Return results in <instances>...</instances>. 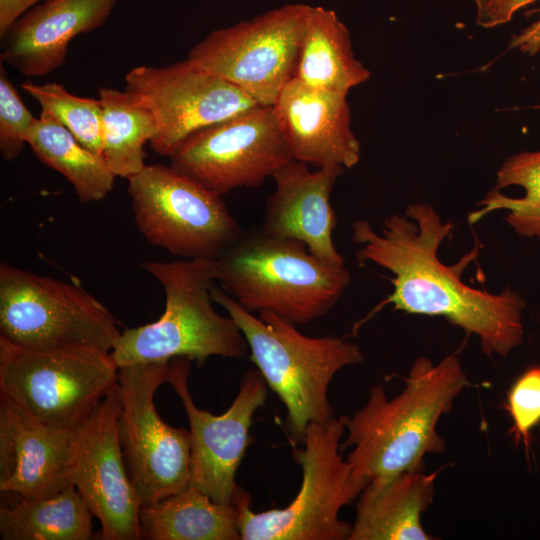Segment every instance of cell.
<instances>
[{"instance_id": "cell-1", "label": "cell", "mask_w": 540, "mask_h": 540, "mask_svg": "<svg viewBox=\"0 0 540 540\" xmlns=\"http://www.w3.org/2000/svg\"><path fill=\"white\" fill-rule=\"evenodd\" d=\"M453 228L432 205L413 203L404 215L385 218L382 233L368 220L352 224V240L360 245L355 256L393 273V292L377 307L392 304L408 314L440 316L479 339L488 356H507L524 338L523 312L526 301L506 287L498 294L474 289L461 280L466 265L477 250L447 266L438 249Z\"/></svg>"}, {"instance_id": "cell-2", "label": "cell", "mask_w": 540, "mask_h": 540, "mask_svg": "<svg viewBox=\"0 0 540 540\" xmlns=\"http://www.w3.org/2000/svg\"><path fill=\"white\" fill-rule=\"evenodd\" d=\"M404 381L403 390L391 399L382 386H372L360 409L351 417L340 416L347 432L340 450L352 447L345 459L365 486L423 470L427 454L443 453L446 441L437 431L438 421L470 385L455 354L437 364L417 358Z\"/></svg>"}, {"instance_id": "cell-3", "label": "cell", "mask_w": 540, "mask_h": 540, "mask_svg": "<svg viewBox=\"0 0 540 540\" xmlns=\"http://www.w3.org/2000/svg\"><path fill=\"white\" fill-rule=\"evenodd\" d=\"M211 297L241 329L250 360L287 410L291 438L302 444L310 424L335 417L328 399L330 382L341 369L364 361L361 348L333 335L306 336L270 310L256 317L222 288L212 286Z\"/></svg>"}, {"instance_id": "cell-4", "label": "cell", "mask_w": 540, "mask_h": 540, "mask_svg": "<svg viewBox=\"0 0 540 540\" xmlns=\"http://www.w3.org/2000/svg\"><path fill=\"white\" fill-rule=\"evenodd\" d=\"M141 267L161 284L165 309L156 321L120 333L110 352L118 368L174 358L201 366L210 356L247 355L248 343L239 326L212 306L215 260L147 261Z\"/></svg>"}, {"instance_id": "cell-5", "label": "cell", "mask_w": 540, "mask_h": 540, "mask_svg": "<svg viewBox=\"0 0 540 540\" xmlns=\"http://www.w3.org/2000/svg\"><path fill=\"white\" fill-rule=\"evenodd\" d=\"M216 280L250 312L270 310L295 325L327 314L351 275L312 255L306 245L259 229L241 237L215 260Z\"/></svg>"}, {"instance_id": "cell-6", "label": "cell", "mask_w": 540, "mask_h": 540, "mask_svg": "<svg viewBox=\"0 0 540 540\" xmlns=\"http://www.w3.org/2000/svg\"><path fill=\"white\" fill-rule=\"evenodd\" d=\"M344 432L340 417L308 426L301 449L292 448L302 469L301 486L284 508L254 512L250 494L240 487L234 503L241 540H349L352 524L339 513L365 485L342 458Z\"/></svg>"}, {"instance_id": "cell-7", "label": "cell", "mask_w": 540, "mask_h": 540, "mask_svg": "<svg viewBox=\"0 0 540 540\" xmlns=\"http://www.w3.org/2000/svg\"><path fill=\"white\" fill-rule=\"evenodd\" d=\"M118 386L110 352L26 349L0 339V392L46 426L75 431Z\"/></svg>"}, {"instance_id": "cell-8", "label": "cell", "mask_w": 540, "mask_h": 540, "mask_svg": "<svg viewBox=\"0 0 540 540\" xmlns=\"http://www.w3.org/2000/svg\"><path fill=\"white\" fill-rule=\"evenodd\" d=\"M120 333L108 308L76 282L0 264V339L26 349L111 352Z\"/></svg>"}, {"instance_id": "cell-9", "label": "cell", "mask_w": 540, "mask_h": 540, "mask_svg": "<svg viewBox=\"0 0 540 540\" xmlns=\"http://www.w3.org/2000/svg\"><path fill=\"white\" fill-rule=\"evenodd\" d=\"M127 180L139 232L172 255L216 260L244 232L221 195L170 165L146 164Z\"/></svg>"}, {"instance_id": "cell-10", "label": "cell", "mask_w": 540, "mask_h": 540, "mask_svg": "<svg viewBox=\"0 0 540 540\" xmlns=\"http://www.w3.org/2000/svg\"><path fill=\"white\" fill-rule=\"evenodd\" d=\"M310 5L291 3L210 32L187 59L273 106L294 75Z\"/></svg>"}, {"instance_id": "cell-11", "label": "cell", "mask_w": 540, "mask_h": 540, "mask_svg": "<svg viewBox=\"0 0 540 540\" xmlns=\"http://www.w3.org/2000/svg\"><path fill=\"white\" fill-rule=\"evenodd\" d=\"M168 365L151 362L118 368V435L140 505L182 491L190 483V432L164 422L154 404L157 388L167 382Z\"/></svg>"}, {"instance_id": "cell-12", "label": "cell", "mask_w": 540, "mask_h": 540, "mask_svg": "<svg viewBox=\"0 0 540 540\" xmlns=\"http://www.w3.org/2000/svg\"><path fill=\"white\" fill-rule=\"evenodd\" d=\"M168 158L173 169L221 196L262 185L293 159L273 106L259 104L196 131Z\"/></svg>"}, {"instance_id": "cell-13", "label": "cell", "mask_w": 540, "mask_h": 540, "mask_svg": "<svg viewBox=\"0 0 540 540\" xmlns=\"http://www.w3.org/2000/svg\"><path fill=\"white\" fill-rule=\"evenodd\" d=\"M191 360L169 362L167 382L179 396L189 421L191 478L197 488L220 504H234L240 486L236 474L251 441L255 412L264 406L267 383L257 368L249 369L230 407L221 415L199 409L189 392Z\"/></svg>"}, {"instance_id": "cell-14", "label": "cell", "mask_w": 540, "mask_h": 540, "mask_svg": "<svg viewBox=\"0 0 540 540\" xmlns=\"http://www.w3.org/2000/svg\"><path fill=\"white\" fill-rule=\"evenodd\" d=\"M124 80L125 90L140 99L158 123L151 149L167 157L196 131L257 105L243 90L188 59L162 67L137 66Z\"/></svg>"}, {"instance_id": "cell-15", "label": "cell", "mask_w": 540, "mask_h": 540, "mask_svg": "<svg viewBox=\"0 0 540 540\" xmlns=\"http://www.w3.org/2000/svg\"><path fill=\"white\" fill-rule=\"evenodd\" d=\"M119 386L75 430L72 485L101 523L103 540L140 539V502L129 478L118 435Z\"/></svg>"}, {"instance_id": "cell-16", "label": "cell", "mask_w": 540, "mask_h": 540, "mask_svg": "<svg viewBox=\"0 0 540 540\" xmlns=\"http://www.w3.org/2000/svg\"><path fill=\"white\" fill-rule=\"evenodd\" d=\"M74 437L75 431L42 424L0 392V490L34 500L72 486Z\"/></svg>"}, {"instance_id": "cell-17", "label": "cell", "mask_w": 540, "mask_h": 540, "mask_svg": "<svg viewBox=\"0 0 540 540\" xmlns=\"http://www.w3.org/2000/svg\"><path fill=\"white\" fill-rule=\"evenodd\" d=\"M342 166L326 165L311 171L307 163L292 159L272 176L275 189L265 205L260 229L265 234L302 242L312 255L333 267H344L333 232L336 214L330 196Z\"/></svg>"}, {"instance_id": "cell-18", "label": "cell", "mask_w": 540, "mask_h": 540, "mask_svg": "<svg viewBox=\"0 0 540 540\" xmlns=\"http://www.w3.org/2000/svg\"><path fill=\"white\" fill-rule=\"evenodd\" d=\"M281 134L294 160L318 167L358 164L360 142L351 129L347 95L292 78L273 105Z\"/></svg>"}, {"instance_id": "cell-19", "label": "cell", "mask_w": 540, "mask_h": 540, "mask_svg": "<svg viewBox=\"0 0 540 540\" xmlns=\"http://www.w3.org/2000/svg\"><path fill=\"white\" fill-rule=\"evenodd\" d=\"M115 5L116 0H44L1 36V62L25 76H45L64 63L71 40L101 27Z\"/></svg>"}, {"instance_id": "cell-20", "label": "cell", "mask_w": 540, "mask_h": 540, "mask_svg": "<svg viewBox=\"0 0 540 540\" xmlns=\"http://www.w3.org/2000/svg\"><path fill=\"white\" fill-rule=\"evenodd\" d=\"M438 471L403 472L367 484L358 496L349 540H432L421 516L433 502Z\"/></svg>"}, {"instance_id": "cell-21", "label": "cell", "mask_w": 540, "mask_h": 540, "mask_svg": "<svg viewBox=\"0 0 540 540\" xmlns=\"http://www.w3.org/2000/svg\"><path fill=\"white\" fill-rule=\"evenodd\" d=\"M370 76V71L355 57L349 30L336 12L310 5L293 78L348 95Z\"/></svg>"}, {"instance_id": "cell-22", "label": "cell", "mask_w": 540, "mask_h": 540, "mask_svg": "<svg viewBox=\"0 0 540 540\" xmlns=\"http://www.w3.org/2000/svg\"><path fill=\"white\" fill-rule=\"evenodd\" d=\"M236 503L220 504L188 486L160 500L140 505V539L241 540Z\"/></svg>"}, {"instance_id": "cell-23", "label": "cell", "mask_w": 540, "mask_h": 540, "mask_svg": "<svg viewBox=\"0 0 540 540\" xmlns=\"http://www.w3.org/2000/svg\"><path fill=\"white\" fill-rule=\"evenodd\" d=\"M25 140L42 163L71 183L80 202L102 200L113 189L116 175L105 159L84 147L56 119L40 114Z\"/></svg>"}, {"instance_id": "cell-24", "label": "cell", "mask_w": 540, "mask_h": 540, "mask_svg": "<svg viewBox=\"0 0 540 540\" xmlns=\"http://www.w3.org/2000/svg\"><path fill=\"white\" fill-rule=\"evenodd\" d=\"M90 509L72 485L51 496L23 500L0 509L3 540H88L93 537Z\"/></svg>"}, {"instance_id": "cell-25", "label": "cell", "mask_w": 540, "mask_h": 540, "mask_svg": "<svg viewBox=\"0 0 540 540\" xmlns=\"http://www.w3.org/2000/svg\"><path fill=\"white\" fill-rule=\"evenodd\" d=\"M102 107V157L116 175L129 179L145 166L144 145L158 133L152 111L126 91L100 88Z\"/></svg>"}, {"instance_id": "cell-26", "label": "cell", "mask_w": 540, "mask_h": 540, "mask_svg": "<svg viewBox=\"0 0 540 540\" xmlns=\"http://www.w3.org/2000/svg\"><path fill=\"white\" fill-rule=\"evenodd\" d=\"M478 205L468 216L471 224L505 210V220L517 234L540 240V149L507 158L497 171L495 187Z\"/></svg>"}, {"instance_id": "cell-27", "label": "cell", "mask_w": 540, "mask_h": 540, "mask_svg": "<svg viewBox=\"0 0 540 540\" xmlns=\"http://www.w3.org/2000/svg\"><path fill=\"white\" fill-rule=\"evenodd\" d=\"M21 88L41 107V115L56 119L87 149L102 156V107L99 99L79 97L62 84L25 81Z\"/></svg>"}, {"instance_id": "cell-28", "label": "cell", "mask_w": 540, "mask_h": 540, "mask_svg": "<svg viewBox=\"0 0 540 540\" xmlns=\"http://www.w3.org/2000/svg\"><path fill=\"white\" fill-rule=\"evenodd\" d=\"M512 421L509 429L516 445L522 444L528 456L531 431L540 424V365L524 370L513 382L505 403Z\"/></svg>"}, {"instance_id": "cell-29", "label": "cell", "mask_w": 540, "mask_h": 540, "mask_svg": "<svg viewBox=\"0 0 540 540\" xmlns=\"http://www.w3.org/2000/svg\"><path fill=\"white\" fill-rule=\"evenodd\" d=\"M36 117L27 109L7 71L0 64V152L6 161L19 156Z\"/></svg>"}, {"instance_id": "cell-30", "label": "cell", "mask_w": 540, "mask_h": 540, "mask_svg": "<svg viewBox=\"0 0 540 540\" xmlns=\"http://www.w3.org/2000/svg\"><path fill=\"white\" fill-rule=\"evenodd\" d=\"M475 22L482 28H494L509 22L523 7L537 0H473Z\"/></svg>"}, {"instance_id": "cell-31", "label": "cell", "mask_w": 540, "mask_h": 540, "mask_svg": "<svg viewBox=\"0 0 540 540\" xmlns=\"http://www.w3.org/2000/svg\"><path fill=\"white\" fill-rule=\"evenodd\" d=\"M509 48L528 55H534L540 51V10L536 21L512 36Z\"/></svg>"}, {"instance_id": "cell-32", "label": "cell", "mask_w": 540, "mask_h": 540, "mask_svg": "<svg viewBox=\"0 0 540 540\" xmlns=\"http://www.w3.org/2000/svg\"><path fill=\"white\" fill-rule=\"evenodd\" d=\"M42 0H0V37L26 11Z\"/></svg>"}, {"instance_id": "cell-33", "label": "cell", "mask_w": 540, "mask_h": 540, "mask_svg": "<svg viewBox=\"0 0 540 540\" xmlns=\"http://www.w3.org/2000/svg\"><path fill=\"white\" fill-rule=\"evenodd\" d=\"M538 444H539V447H540V424H539V436H538Z\"/></svg>"}]
</instances>
